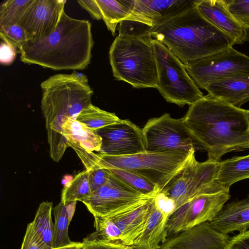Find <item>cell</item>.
<instances>
[{
	"label": "cell",
	"mask_w": 249,
	"mask_h": 249,
	"mask_svg": "<svg viewBox=\"0 0 249 249\" xmlns=\"http://www.w3.org/2000/svg\"><path fill=\"white\" fill-rule=\"evenodd\" d=\"M0 37L15 46L18 50L28 40L23 28L18 24L0 27Z\"/></svg>",
	"instance_id": "4dcf8cb0"
},
{
	"label": "cell",
	"mask_w": 249,
	"mask_h": 249,
	"mask_svg": "<svg viewBox=\"0 0 249 249\" xmlns=\"http://www.w3.org/2000/svg\"><path fill=\"white\" fill-rule=\"evenodd\" d=\"M191 151L175 150L114 156L80 150L78 156L86 170L97 165L107 169H121L135 173L156 185L161 191L188 162Z\"/></svg>",
	"instance_id": "5b68a950"
},
{
	"label": "cell",
	"mask_w": 249,
	"mask_h": 249,
	"mask_svg": "<svg viewBox=\"0 0 249 249\" xmlns=\"http://www.w3.org/2000/svg\"><path fill=\"white\" fill-rule=\"evenodd\" d=\"M82 242V249H128L130 247L120 242L101 239L94 232L84 238Z\"/></svg>",
	"instance_id": "d6a6232c"
},
{
	"label": "cell",
	"mask_w": 249,
	"mask_h": 249,
	"mask_svg": "<svg viewBox=\"0 0 249 249\" xmlns=\"http://www.w3.org/2000/svg\"><path fill=\"white\" fill-rule=\"evenodd\" d=\"M66 2L63 0H34L18 23L24 30L28 40L52 34L59 22Z\"/></svg>",
	"instance_id": "2e32d148"
},
{
	"label": "cell",
	"mask_w": 249,
	"mask_h": 249,
	"mask_svg": "<svg viewBox=\"0 0 249 249\" xmlns=\"http://www.w3.org/2000/svg\"><path fill=\"white\" fill-rule=\"evenodd\" d=\"M230 190L198 195L178 208L168 219V236L210 222L230 198Z\"/></svg>",
	"instance_id": "7c38bea8"
},
{
	"label": "cell",
	"mask_w": 249,
	"mask_h": 249,
	"mask_svg": "<svg viewBox=\"0 0 249 249\" xmlns=\"http://www.w3.org/2000/svg\"><path fill=\"white\" fill-rule=\"evenodd\" d=\"M157 64V88L165 100L179 106H190L203 97L184 65L162 43L152 38Z\"/></svg>",
	"instance_id": "52a82bcc"
},
{
	"label": "cell",
	"mask_w": 249,
	"mask_h": 249,
	"mask_svg": "<svg viewBox=\"0 0 249 249\" xmlns=\"http://www.w3.org/2000/svg\"><path fill=\"white\" fill-rule=\"evenodd\" d=\"M128 249H136L135 248H134L133 247H130V248H129Z\"/></svg>",
	"instance_id": "b9f144b4"
},
{
	"label": "cell",
	"mask_w": 249,
	"mask_h": 249,
	"mask_svg": "<svg viewBox=\"0 0 249 249\" xmlns=\"http://www.w3.org/2000/svg\"><path fill=\"white\" fill-rule=\"evenodd\" d=\"M182 119L209 160L219 162L228 153L249 148L247 110L208 94L190 105Z\"/></svg>",
	"instance_id": "6da1fadb"
},
{
	"label": "cell",
	"mask_w": 249,
	"mask_h": 249,
	"mask_svg": "<svg viewBox=\"0 0 249 249\" xmlns=\"http://www.w3.org/2000/svg\"><path fill=\"white\" fill-rule=\"evenodd\" d=\"M108 169L113 175L121 179L130 187L144 196L154 198L160 192L156 185L135 173L121 169Z\"/></svg>",
	"instance_id": "f546056e"
},
{
	"label": "cell",
	"mask_w": 249,
	"mask_h": 249,
	"mask_svg": "<svg viewBox=\"0 0 249 249\" xmlns=\"http://www.w3.org/2000/svg\"><path fill=\"white\" fill-rule=\"evenodd\" d=\"M52 208L53 202H42L31 224L36 233L48 245L53 248L54 225L51 215Z\"/></svg>",
	"instance_id": "83f0119b"
},
{
	"label": "cell",
	"mask_w": 249,
	"mask_h": 249,
	"mask_svg": "<svg viewBox=\"0 0 249 249\" xmlns=\"http://www.w3.org/2000/svg\"><path fill=\"white\" fill-rule=\"evenodd\" d=\"M154 202L156 208L168 219L176 210V204L173 198L160 192L154 198Z\"/></svg>",
	"instance_id": "d590c367"
},
{
	"label": "cell",
	"mask_w": 249,
	"mask_h": 249,
	"mask_svg": "<svg viewBox=\"0 0 249 249\" xmlns=\"http://www.w3.org/2000/svg\"><path fill=\"white\" fill-rule=\"evenodd\" d=\"M142 131L147 152L190 151L195 149L194 140L182 118L174 119L169 113L149 119Z\"/></svg>",
	"instance_id": "4fadbf2b"
},
{
	"label": "cell",
	"mask_w": 249,
	"mask_h": 249,
	"mask_svg": "<svg viewBox=\"0 0 249 249\" xmlns=\"http://www.w3.org/2000/svg\"><path fill=\"white\" fill-rule=\"evenodd\" d=\"M208 94L240 107L249 102V76L223 79L207 86Z\"/></svg>",
	"instance_id": "ffe728a7"
},
{
	"label": "cell",
	"mask_w": 249,
	"mask_h": 249,
	"mask_svg": "<svg viewBox=\"0 0 249 249\" xmlns=\"http://www.w3.org/2000/svg\"><path fill=\"white\" fill-rule=\"evenodd\" d=\"M83 247V242H73L72 244L57 249H82Z\"/></svg>",
	"instance_id": "ab89813d"
},
{
	"label": "cell",
	"mask_w": 249,
	"mask_h": 249,
	"mask_svg": "<svg viewBox=\"0 0 249 249\" xmlns=\"http://www.w3.org/2000/svg\"><path fill=\"white\" fill-rule=\"evenodd\" d=\"M108 30L112 35L116 33L117 25L126 19L132 9V0H95Z\"/></svg>",
	"instance_id": "cb8c5ba5"
},
{
	"label": "cell",
	"mask_w": 249,
	"mask_h": 249,
	"mask_svg": "<svg viewBox=\"0 0 249 249\" xmlns=\"http://www.w3.org/2000/svg\"><path fill=\"white\" fill-rule=\"evenodd\" d=\"M21 249H53L48 245L34 231L31 223L27 227Z\"/></svg>",
	"instance_id": "e575fe53"
},
{
	"label": "cell",
	"mask_w": 249,
	"mask_h": 249,
	"mask_svg": "<svg viewBox=\"0 0 249 249\" xmlns=\"http://www.w3.org/2000/svg\"><path fill=\"white\" fill-rule=\"evenodd\" d=\"M196 7L209 22L231 39L235 44L246 41L247 32L228 9L225 0H196Z\"/></svg>",
	"instance_id": "ac0fdd59"
},
{
	"label": "cell",
	"mask_w": 249,
	"mask_h": 249,
	"mask_svg": "<svg viewBox=\"0 0 249 249\" xmlns=\"http://www.w3.org/2000/svg\"><path fill=\"white\" fill-rule=\"evenodd\" d=\"M198 88L220 80L249 76V56L232 47L184 65Z\"/></svg>",
	"instance_id": "9c48e42d"
},
{
	"label": "cell",
	"mask_w": 249,
	"mask_h": 249,
	"mask_svg": "<svg viewBox=\"0 0 249 249\" xmlns=\"http://www.w3.org/2000/svg\"><path fill=\"white\" fill-rule=\"evenodd\" d=\"M95 132L102 138L100 154L124 156L146 151L142 129L128 120H122Z\"/></svg>",
	"instance_id": "5bb4252c"
},
{
	"label": "cell",
	"mask_w": 249,
	"mask_h": 249,
	"mask_svg": "<svg viewBox=\"0 0 249 249\" xmlns=\"http://www.w3.org/2000/svg\"><path fill=\"white\" fill-rule=\"evenodd\" d=\"M225 249H249V229L230 237Z\"/></svg>",
	"instance_id": "8d00e7d4"
},
{
	"label": "cell",
	"mask_w": 249,
	"mask_h": 249,
	"mask_svg": "<svg viewBox=\"0 0 249 249\" xmlns=\"http://www.w3.org/2000/svg\"><path fill=\"white\" fill-rule=\"evenodd\" d=\"M41 108L45 120L51 158L58 162L69 147L62 134L67 119H76L80 112L91 104L93 91L82 73H58L40 84Z\"/></svg>",
	"instance_id": "3957f363"
},
{
	"label": "cell",
	"mask_w": 249,
	"mask_h": 249,
	"mask_svg": "<svg viewBox=\"0 0 249 249\" xmlns=\"http://www.w3.org/2000/svg\"><path fill=\"white\" fill-rule=\"evenodd\" d=\"M87 170L88 172L89 181L92 194L108 181L111 174L108 169L97 165Z\"/></svg>",
	"instance_id": "836d02e7"
},
{
	"label": "cell",
	"mask_w": 249,
	"mask_h": 249,
	"mask_svg": "<svg viewBox=\"0 0 249 249\" xmlns=\"http://www.w3.org/2000/svg\"><path fill=\"white\" fill-rule=\"evenodd\" d=\"M247 112H248V117H249V110H247Z\"/></svg>",
	"instance_id": "7bdbcfd3"
},
{
	"label": "cell",
	"mask_w": 249,
	"mask_h": 249,
	"mask_svg": "<svg viewBox=\"0 0 249 249\" xmlns=\"http://www.w3.org/2000/svg\"><path fill=\"white\" fill-rule=\"evenodd\" d=\"M152 40L150 34L116 37L109 51L116 79L137 89L157 88V69Z\"/></svg>",
	"instance_id": "8992f818"
},
{
	"label": "cell",
	"mask_w": 249,
	"mask_h": 249,
	"mask_svg": "<svg viewBox=\"0 0 249 249\" xmlns=\"http://www.w3.org/2000/svg\"><path fill=\"white\" fill-rule=\"evenodd\" d=\"M196 0H132V11L124 20L143 26L145 32L149 34L173 18L196 6Z\"/></svg>",
	"instance_id": "9a60e30c"
},
{
	"label": "cell",
	"mask_w": 249,
	"mask_h": 249,
	"mask_svg": "<svg viewBox=\"0 0 249 249\" xmlns=\"http://www.w3.org/2000/svg\"><path fill=\"white\" fill-rule=\"evenodd\" d=\"M229 10L245 29H249V0H225Z\"/></svg>",
	"instance_id": "1f68e13d"
},
{
	"label": "cell",
	"mask_w": 249,
	"mask_h": 249,
	"mask_svg": "<svg viewBox=\"0 0 249 249\" xmlns=\"http://www.w3.org/2000/svg\"><path fill=\"white\" fill-rule=\"evenodd\" d=\"M76 120L85 124L94 132L122 120L115 113L102 110L92 104L84 108Z\"/></svg>",
	"instance_id": "d4e9b609"
},
{
	"label": "cell",
	"mask_w": 249,
	"mask_h": 249,
	"mask_svg": "<svg viewBox=\"0 0 249 249\" xmlns=\"http://www.w3.org/2000/svg\"><path fill=\"white\" fill-rule=\"evenodd\" d=\"M230 238L206 222L168 236L160 249H225Z\"/></svg>",
	"instance_id": "e0dca14e"
},
{
	"label": "cell",
	"mask_w": 249,
	"mask_h": 249,
	"mask_svg": "<svg viewBox=\"0 0 249 249\" xmlns=\"http://www.w3.org/2000/svg\"><path fill=\"white\" fill-rule=\"evenodd\" d=\"M62 134L68 142L76 144L88 152L100 151L101 137L76 119L67 120L62 124Z\"/></svg>",
	"instance_id": "7402d4cb"
},
{
	"label": "cell",
	"mask_w": 249,
	"mask_h": 249,
	"mask_svg": "<svg viewBox=\"0 0 249 249\" xmlns=\"http://www.w3.org/2000/svg\"><path fill=\"white\" fill-rule=\"evenodd\" d=\"M93 44L90 21L73 18L64 11L52 34L27 40L18 53L24 63L55 71L83 70L90 62Z\"/></svg>",
	"instance_id": "7a4b0ae2"
},
{
	"label": "cell",
	"mask_w": 249,
	"mask_h": 249,
	"mask_svg": "<svg viewBox=\"0 0 249 249\" xmlns=\"http://www.w3.org/2000/svg\"><path fill=\"white\" fill-rule=\"evenodd\" d=\"M219 162L197 161L194 153L184 166L160 192L175 201L177 209L195 196L227 190L216 180ZM176 209V210H177Z\"/></svg>",
	"instance_id": "ba28073f"
},
{
	"label": "cell",
	"mask_w": 249,
	"mask_h": 249,
	"mask_svg": "<svg viewBox=\"0 0 249 249\" xmlns=\"http://www.w3.org/2000/svg\"><path fill=\"white\" fill-rule=\"evenodd\" d=\"M92 195L89 181L88 172L85 170L76 175L62 191L61 202L64 204L88 199Z\"/></svg>",
	"instance_id": "484cf974"
},
{
	"label": "cell",
	"mask_w": 249,
	"mask_h": 249,
	"mask_svg": "<svg viewBox=\"0 0 249 249\" xmlns=\"http://www.w3.org/2000/svg\"><path fill=\"white\" fill-rule=\"evenodd\" d=\"M34 0H7L0 6V27L18 24Z\"/></svg>",
	"instance_id": "f1b7e54d"
},
{
	"label": "cell",
	"mask_w": 249,
	"mask_h": 249,
	"mask_svg": "<svg viewBox=\"0 0 249 249\" xmlns=\"http://www.w3.org/2000/svg\"><path fill=\"white\" fill-rule=\"evenodd\" d=\"M168 219L156 207L152 200L145 227L132 246L138 249H160L168 237Z\"/></svg>",
	"instance_id": "44dd1931"
},
{
	"label": "cell",
	"mask_w": 249,
	"mask_h": 249,
	"mask_svg": "<svg viewBox=\"0 0 249 249\" xmlns=\"http://www.w3.org/2000/svg\"><path fill=\"white\" fill-rule=\"evenodd\" d=\"M0 46V62L4 65H9L15 60L18 49L8 42L1 40Z\"/></svg>",
	"instance_id": "74e56055"
},
{
	"label": "cell",
	"mask_w": 249,
	"mask_h": 249,
	"mask_svg": "<svg viewBox=\"0 0 249 249\" xmlns=\"http://www.w3.org/2000/svg\"><path fill=\"white\" fill-rule=\"evenodd\" d=\"M55 218L53 248H60L72 244L68 235V227L71 220L67 204L60 202L53 210Z\"/></svg>",
	"instance_id": "4316f807"
},
{
	"label": "cell",
	"mask_w": 249,
	"mask_h": 249,
	"mask_svg": "<svg viewBox=\"0 0 249 249\" xmlns=\"http://www.w3.org/2000/svg\"><path fill=\"white\" fill-rule=\"evenodd\" d=\"M249 178V155L219 161L216 180L230 190L234 183Z\"/></svg>",
	"instance_id": "603a6c76"
},
{
	"label": "cell",
	"mask_w": 249,
	"mask_h": 249,
	"mask_svg": "<svg viewBox=\"0 0 249 249\" xmlns=\"http://www.w3.org/2000/svg\"><path fill=\"white\" fill-rule=\"evenodd\" d=\"M149 34L184 65L231 47L234 42L206 20L196 6L173 18Z\"/></svg>",
	"instance_id": "277c9868"
},
{
	"label": "cell",
	"mask_w": 249,
	"mask_h": 249,
	"mask_svg": "<svg viewBox=\"0 0 249 249\" xmlns=\"http://www.w3.org/2000/svg\"><path fill=\"white\" fill-rule=\"evenodd\" d=\"M210 226L217 231L229 234L249 229V194L244 198L225 204Z\"/></svg>",
	"instance_id": "d6986e66"
},
{
	"label": "cell",
	"mask_w": 249,
	"mask_h": 249,
	"mask_svg": "<svg viewBox=\"0 0 249 249\" xmlns=\"http://www.w3.org/2000/svg\"><path fill=\"white\" fill-rule=\"evenodd\" d=\"M153 199L108 216H94L95 234L101 239L132 247L145 227Z\"/></svg>",
	"instance_id": "30bf717a"
},
{
	"label": "cell",
	"mask_w": 249,
	"mask_h": 249,
	"mask_svg": "<svg viewBox=\"0 0 249 249\" xmlns=\"http://www.w3.org/2000/svg\"><path fill=\"white\" fill-rule=\"evenodd\" d=\"M77 2L90 14L92 18L96 20L102 19L100 9L95 0H79Z\"/></svg>",
	"instance_id": "f35d334b"
},
{
	"label": "cell",
	"mask_w": 249,
	"mask_h": 249,
	"mask_svg": "<svg viewBox=\"0 0 249 249\" xmlns=\"http://www.w3.org/2000/svg\"><path fill=\"white\" fill-rule=\"evenodd\" d=\"M246 32H247V36H246V41L249 42V29H246Z\"/></svg>",
	"instance_id": "60d3db41"
},
{
	"label": "cell",
	"mask_w": 249,
	"mask_h": 249,
	"mask_svg": "<svg viewBox=\"0 0 249 249\" xmlns=\"http://www.w3.org/2000/svg\"><path fill=\"white\" fill-rule=\"evenodd\" d=\"M153 198L135 190L111 173L108 181L83 203L93 216H106L138 207Z\"/></svg>",
	"instance_id": "8fae6325"
}]
</instances>
